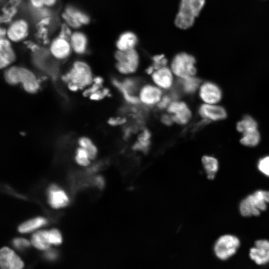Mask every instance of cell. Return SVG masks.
Instances as JSON below:
<instances>
[{
  "label": "cell",
  "mask_w": 269,
  "mask_h": 269,
  "mask_svg": "<svg viewBox=\"0 0 269 269\" xmlns=\"http://www.w3.org/2000/svg\"><path fill=\"white\" fill-rule=\"evenodd\" d=\"M17 67L16 66L11 67L5 72V80L10 85H15L19 83Z\"/></svg>",
  "instance_id": "obj_29"
},
{
  "label": "cell",
  "mask_w": 269,
  "mask_h": 269,
  "mask_svg": "<svg viewBox=\"0 0 269 269\" xmlns=\"http://www.w3.org/2000/svg\"><path fill=\"white\" fill-rule=\"evenodd\" d=\"M198 113L201 117L209 122L222 120L227 117L225 109L217 104L204 103L199 107Z\"/></svg>",
  "instance_id": "obj_12"
},
{
  "label": "cell",
  "mask_w": 269,
  "mask_h": 269,
  "mask_svg": "<svg viewBox=\"0 0 269 269\" xmlns=\"http://www.w3.org/2000/svg\"><path fill=\"white\" fill-rule=\"evenodd\" d=\"M90 157L87 151L80 146L77 149L75 159L76 162L82 166L88 165L90 163Z\"/></svg>",
  "instance_id": "obj_30"
},
{
  "label": "cell",
  "mask_w": 269,
  "mask_h": 269,
  "mask_svg": "<svg viewBox=\"0 0 269 269\" xmlns=\"http://www.w3.org/2000/svg\"><path fill=\"white\" fill-rule=\"evenodd\" d=\"M31 244L36 248L41 250H47L51 245L48 235V231H39L33 234L31 239Z\"/></svg>",
  "instance_id": "obj_21"
},
{
  "label": "cell",
  "mask_w": 269,
  "mask_h": 269,
  "mask_svg": "<svg viewBox=\"0 0 269 269\" xmlns=\"http://www.w3.org/2000/svg\"><path fill=\"white\" fill-rule=\"evenodd\" d=\"M174 123L180 126L187 125L192 118V112L188 105L184 101L173 100L166 109Z\"/></svg>",
  "instance_id": "obj_7"
},
{
  "label": "cell",
  "mask_w": 269,
  "mask_h": 269,
  "mask_svg": "<svg viewBox=\"0 0 269 269\" xmlns=\"http://www.w3.org/2000/svg\"><path fill=\"white\" fill-rule=\"evenodd\" d=\"M240 139V142L247 146H255L258 144L260 140V134L258 129H254L245 132Z\"/></svg>",
  "instance_id": "obj_23"
},
{
  "label": "cell",
  "mask_w": 269,
  "mask_h": 269,
  "mask_svg": "<svg viewBox=\"0 0 269 269\" xmlns=\"http://www.w3.org/2000/svg\"><path fill=\"white\" fill-rule=\"evenodd\" d=\"M151 137V134L150 131L146 128H143L140 130V132L137 135V140L140 141L150 140Z\"/></svg>",
  "instance_id": "obj_39"
},
{
  "label": "cell",
  "mask_w": 269,
  "mask_h": 269,
  "mask_svg": "<svg viewBox=\"0 0 269 269\" xmlns=\"http://www.w3.org/2000/svg\"><path fill=\"white\" fill-rule=\"evenodd\" d=\"M80 147L84 148L91 159H94L97 154V148L91 140L86 137L80 138L78 141Z\"/></svg>",
  "instance_id": "obj_27"
},
{
  "label": "cell",
  "mask_w": 269,
  "mask_h": 269,
  "mask_svg": "<svg viewBox=\"0 0 269 269\" xmlns=\"http://www.w3.org/2000/svg\"><path fill=\"white\" fill-rule=\"evenodd\" d=\"M0 265L2 269H20L24 264L13 251L8 247H3L0 251Z\"/></svg>",
  "instance_id": "obj_13"
},
{
  "label": "cell",
  "mask_w": 269,
  "mask_h": 269,
  "mask_svg": "<svg viewBox=\"0 0 269 269\" xmlns=\"http://www.w3.org/2000/svg\"><path fill=\"white\" fill-rule=\"evenodd\" d=\"M96 185L100 189L104 188L105 186V180L102 176H98L95 178Z\"/></svg>",
  "instance_id": "obj_42"
},
{
  "label": "cell",
  "mask_w": 269,
  "mask_h": 269,
  "mask_svg": "<svg viewBox=\"0 0 269 269\" xmlns=\"http://www.w3.org/2000/svg\"><path fill=\"white\" fill-rule=\"evenodd\" d=\"M173 73L166 66L154 71L151 74L153 84L162 90H170L174 84Z\"/></svg>",
  "instance_id": "obj_11"
},
{
  "label": "cell",
  "mask_w": 269,
  "mask_h": 269,
  "mask_svg": "<svg viewBox=\"0 0 269 269\" xmlns=\"http://www.w3.org/2000/svg\"><path fill=\"white\" fill-rule=\"evenodd\" d=\"M269 191L259 189L249 194L239 203L240 214L244 217H256L267 209Z\"/></svg>",
  "instance_id": "obj_1"
},
{
  "label": "cell",
  "mask_w": 269,
  "mask_h": 269,
  "mask_svg": "<svg viewBox=\"0 0 269 269\" xmlns=\"http://www.w3.org/2000/svg\"><path fill=\"white\" fill-rule=\"evenodd\" d=\"M65 12L73 19L79 27L82 24H88L89 22V18L87 15L72 7H68L65 10Z\"/></svg>",
  "instance_id": "obj_26"
},
{
  "label": "cell",
  "mask_w": 269,
  "mask_h": 269,
  "mask_svg": "<svg viewBox=\"0 0 269 269\" xmlns=\"http://www.w3.org/2000/svg\"><path fill=\"white\" fill-rule=\"evenodd\" d=\"M93 82L96 84L102 86L103 83V79L100 77H97L93 79Z\"/></svg>",
  "instance_id": "obj_44"
},
{
  "label": "cell",
  "mask_w": 269,
  "mask_h": 269,
  "mask_svg": "<svg viewBox=\"0 0 269 269\" xmlns=\"http://www.w3.org/2000/svg\"><path fill=\"white\" fill-rule=\"evenodd\" d=\"M50 50L55 58L62 59L69 55L71 46L67 40L59 37L52 42Z\"/></svg>",
  "instance_id": "obj_18"
},
{
  "label": "cell",
  "mask_w": 269,
  "mask_h": 269,
  "mask_svg": "<svg viewBox=\"0 0 269 269\" xmlns=\"http://www.w3.org/2000/svg\"><path fill=\"white\" fill-rule=\"evenodd\" d=\"M162 96V89L154 84H144L140 87L138 91V99L144 107L156 105Z\"/></svg>",
  "instance_id": "obj_9"
},
{
  "label": "cell",
  "mask_w": 269,
  "mask_h": 269,
  "mask_svg": "<svg viewBox=\"0 0 269 269\" xmlns=\"http://www.w3.org/2000/svg\"><path fill=\"white\" fill-rule=\"evenodd\" d=\"M137 38L134 33L127 31L122 33L117 41L116 45L119 50H128L134 49Z\"/></svg>",
  "instance_id": "obj_19"
},
{
  "label": "cell",
  "mask_w": 269,
  "mask_h": 269,
  "mask_svg": "<svg viewBox=\"0 0 269 269\" xmlns=\"http://www.w3.org/2000/svg\"><path fill=\"white\" fill-rule=\"evenodd\" d=\"M258 127L257 122L252 117L245 116L236 125L237 130L242 133L245 132L256 129Z\"/></svg>",
  "instance_id": "obj_25"
},
{
  "label": "cell",
  "mask_w": 269,
  "mask_h": 269,
  "mask_svg": "<svg viewBox=\"0 0 269 269\" xmlns=\"http://www.w3.org/2000/svg\"><path fill=\"white\" fill-rule=\"evenodd\" d=\"M110 125L116 126L125 125L127 123V118L124 117L111 118L108 121Z\"/></svg>",
  "instance_id": "obj_37"
},
{
  "label": "cell",
  "mask_w": 269,
  "mask_h": 269,
  "mask_svg": "<svg viewBox=\"0 0 269 269\" xmlns=\"http://www.w3.org/2000/svg\"><path fill=\"white\" fill-rule=\"evenodd\" d=\"M6 32V31L5 29L1 28L0 29V37H2L5 34Z\"/></svg>",
  "instance_id": "obj_45"
},
{
  "label": "cell",
  "mask_w": 269,
  "mask_h": 269,
  "mask_svg": "<svg viewBox=\"0 0 269 269\" xmlns=\"http://www.w3.org/2000/svg\"><path fill=\"white\" fill-rule=\"evenodd\" d=\"M48 235L51 244L57 245L61 243L62 237L58 230L53 229L48 231Z\"/></svg>",
  "instance_id": "obj_34"
},
{
  "label": "cell",
  "mask_w": 269,
  "mask_h": 269,
  "mask_svg": "<svg viewBox=\"0 0 269 269\" xmlns=\"http://www.w3.org/2000/svg\"><path fill=\"white\" fill-rule=\"evenodd\" d=\"M48 202L54 208H59L66 206L69 199L65 192L56 185H52L48 189Z\"/></svg>",
  "instance_id": "obj_15"
},
{
  "label": "cell",
  "mask_w": 269,
  "mask_h": 269,
  "mask_svg": "<svg viewBox=\"0 0 269 269\" xmlns=\"http://www.w3.org/2000/svg\"><path fill=\"white\" fill-rule=\"evenodd\" d=\"M71 35L72 34L70 29L66 25L63 24L62 25L59 37L68 40L70 39Z\"/></svg>",
  "instance_id": "obj_40"
},
{
  "label": "cell",
  "mask_w": 269,
  "mask_h": 269,
  "mask_svg": "<svg viewBox=\"0 0 269 269\" xmlns=\"http://www.w3.org/2000/svg\"><path fill=\"white\" fill-rule=\"evenodd\" d=\"M205 3V0H181L175 19L176 26L183 29L191 27Z\"/></svg>",
  "instance_id": "obj_2"
},
{
  "label": "cell",
  "mask_w": 269,
  "mask_h": 269,
  "mask_svg": "<svg viewBox=\"0 0 269 269\" xmlns=\"http://www.w3.org/2000/svg\"><path fill=\"white\" fill-rule=\"evenodd\" d=\"M46 223L47 220L45 218L37 217L23 223L19 225L18 230L20 233H25L38 228Z\"/></svg>",
  "instance_id": "obj_24"
},
{
  "label": "cell",
  "mask_w": 269,
  "mask_h": 269,
  "mask_svg": "<svg viewBox=\"0 0 269 269\" xmlns=\"http://www.w3.org/2000/svg\"><path fill=\"white\" fill-rule=\"evenodd\" d=\"M198 90L199 97L204 103L217 104L222 99L221 90L212 82L206 81L201 84Z\"/></svg>",
  "instance_id": "obj_10"
},
{
  "label": "cell",
  "mask_w": 269,
  "mask_h": 269,
  "mask_svg": "<svg viewBox=\"0 0 269 269\" xmlns=\"http://www.w3.org/2000/svg\"><path fill=\"white\" fill-rule=\"evenodd\" d=\"M62 78L68 84L74 85L79 90L90 85L93 82L90 67L82 61L75 62L71 70Z\"/></svg>",
  "instance_id": "obj_4"
},
{
  "label": "cell",
  "mask_w": 269,
  "mask_h": 269,
  "mask_svg": "<svg viewBox=\"0 0 269 269\" xmlns=\"http://www.w3.org/2000/svg\"><path fill=\"white\" fill-rule=\"evenodd\" d=\"M20 1V0H11L9 2L10 7H5L3 9V13L1 16V22H7L10 20L11 18L16 12V8L15 7Z\"/></svg>",
  "instance_id": "obj_28"
},
{
  "label": "cell",
  "mask_w": 269,
  "mask_h": 269,
  "mask_svg": "<svg viewBox=\"0 0 269 269\" xmlns=\"http://www.w3.org/2000/svg\"><path fill=\"white\" fill-rule=\"evenodd\" d=\"M32 5L36 8H41L44 5L51 6L54 4L56 0H30Z\"/></svg>",
  "instance_id": "obj_36"
},
{
  "label": "cell",
  "mask_w": 269,
  "mask_h": 269,
  "mask_svg": "<svg viewBox=\"0 0 269 269\" xmlns=\"http://www.w3.org/2000/svg\"><path fill=\"white\" fill-rule=\"evenodd\" d=\"M240 245V240L236 236L224 234L216 240L213 246V252L219 260L227 261L236 254Z\"/></svg>",
  "instance_id": "obj_3"
},
{
  "label": "cell",
  "mask_w": 269,
  "mask_h": 269,
  "mask_svg": "<svg viewBox=\"0 0 269 269\" xmlns=\"http://www.w3.org/2000/svg\"><path fill=\"white\" fill-rule=\"evenodd\" d=\"M151 140L140 141L136 140L132 145V149L135 151L146 153L150 148Z\"/></svg>",
  "instance_id": "obj_32"
},
{
  "label": "cell",
  "mask_w": 269,
  "mask_h": 269,
  "mask_svg": "<svg viewBox=\"0 0 269 269\" xmlns=\"http://www.w3.org/2000/svg\"><path fill=\"white\" fill-rule=\"evenodd\" d=\"M203 168L209 180L215 178L219 170V164L218 159L212 156L204 155L201 159Z\"/></svg>",
  "instance_id": "obj_20"
},
{
  "label": "cell",
  "mask_w": 269,
  "mask_h": 269,
  "mask_svg": "<svg viewBox=\"0 0 269 269\" xmlns=\"http://www.w3.org/2000/svg\"><path fill=\"white\" fill-rule=\"evenodd\" d=\"M195 63V59L192 55L181 52L174 57L170 69L178 78H184L195 76L197 72Z\"/></svg>",
  "instance_id": "obj_5"
},
{
  "label": "cell",
  "mask_w": 269,
  "mask_h": 269,
  "mask_svg": "<svg viewBox=\"0 0 269 269\" xmlns=\"http://www.w3.org/2000/svg\"><path fill=\"white\" fill-rule=\"evenodd\" d=\"M115 56L117 61L116 67L121 74H133L137 69L139 58L135 49L124 51L118 50Z\"/></svg>",
  "instance_id": "obj_6"
},
{
  "label": "cell",
  "mask_w": 269,
  "mask_h": 269,
  "mask_svg": "<svg viewBox=\"0 0 269 269\" xmlns=\"http://www.w3.org/2000/svg\"><path fill=\"white\" fill-rule=\"evenodd\" d=\"M250 259L259 266H264L269 263V240L259 239L254 242V246L249 252Z\"/></svg>",
  "instance_id": "obj_8"
},
{
  "label": "cell",
  "mask_w": 269,
  "mask_h": 269,
  "mask_svg": "<svg viewBox=\"0 0 269 269\" xmlns=\"http://www.w3.org/2000/svg\"><path fill=\"white\" fill-rule=\"evenodd\" d=\"M160 120L161 122L165 126H170L174 123L171 115L168 113L167 114H162Z\"/></svg>",
  "instance_id": "obj_41"
},
{
  "label": "cell",
  "mask_w": 269,
  "mask_h": 269,
  "mask_svg": "<svg viewBox=\"0 0 269 269\" xmlns=\"http://www.w3.org/2000/svg\"><path fill=\"white\" fill-rule=\"evenodd\" d=\"M173 100L170 94L164 95L156 106L158 110H164L167 108Z\"/></svg>",
  "instance_id": "obj_35"
},
{
  "label": "cell",
  "mask_w": 269,
  "mask_h": 269,
  "mask_svg": "<svg viewBox=\"0 0 269 269\" xmlns=\"http://www.w3.org/2000/svg\"><path fill=\"white\" fill-rule=\"evenodd\" d=\"M13 244L18 249H23L30 246L29 241L23 238H15L13 240Z\"/></svg>",
  "instance_id": "obj_38"
},
{
  "label": "cell",
  "mask_w": 269,
  "mask_h": 269,
  "mask_svg": "<svg viewBox=\"0 0 269 269\" xmlns=\"http://www.w3.org/2000/svg\"><path fill=\"white\" fill-rule=\"evenodd\" d=\"M6 33L8 38L12 41L21 40L28 33L27 22L22 19L13 22L8 28Z\"/></svg>",
  "instance_id": "obj_16"
},
{
  "label": "cell",
  "mask_w": 269,
  "mask_h": 269,
  "mask_svg": "<svg viewBox=\"0 0 269 269\" xmlns=\"http://www.w3.org/2000/svg\"><path fill=\"white\" fill-rule=\"evenodd\" d=\"M15 59L14 52L8 40L0 37V66L4 68L10 65Z\"/></svg>",
  "instance_id": "obj_17"
},
{
  "label": "cell",
  "mask_w": 269,
  "mask_h": 269,
  "mask_svg": "<svg viewBox=\"0 0 269 269\" xmlns=\"http://www.w3.org/2000/svg\"><path fill=\"white\" fill-rule=\"evenodd\" d=\"M45 257L49 260H54L56 257V254L54 252H49L45 254Z\"/></svg>",
  "instance_id": "obj_43"
},
{
  "label": "cell",
  "mask_w": 269,
  "mask_h": 269,
  "mask_svg": "<svg viewBox=\"0 0 269 269\" xmlns=\"http://www.w3.org/2000/svg\"><path fill=\"white\" fill-rule=\"evenodd\" d=\"M257 167L260 172L269 177V155L260 158L258 162Z\"/></svg>",
  "instance_id": "obj_31"
},
{
  "label": "cell",
  "mask_w": 269,
  "mask_h": 269,
  "mask_svg": "<svg viewBox=\"0 0 269 269\" xmlns=\"http://www.w3.org/2000/svg\"><path fill=\"white\" fill-rule=\"evenodd\" d=\"M71 45L74 51L79 54L83 53L86 49L87 39L81 32L73 33L70 38Z\"/></svg>",
  "instance_id": "obj_22"
},
{
  "label": "cell",
  "mask_w": 269,
  "mask_h": 269,
  "mask_svg": "<svg viewBox=\"0 0 269 269\" xmlns=\"http://www.w3.org/2000/svg\"><path fill=\"white\" fill-rule=\"evenodd\" d=\"M201 80L195 76L184 78H178L176 90L180 93L186 95H192L199 89Z\"/></svg>",
  "instance_id": "obj_14"
},
{
  "label": "cell",
  "mask_w": 269,
  "mask_h": 269,
  "mask_svg": "<svg viewBox=\"0 0 269 269\" xmlns=\"http://www.w3.org/2000/svg\"><path fill=\"white\" fill-rule=\"evenodd\" d=\"M152 64L150 65L155 70L160 67L166 66L167 60L163 55H155L152 58Z\"/></svg>",
  "instance_id": "obj_33"
}]
</instances>
